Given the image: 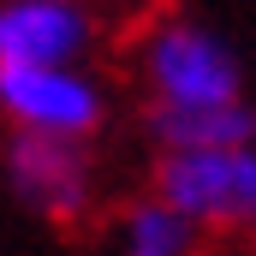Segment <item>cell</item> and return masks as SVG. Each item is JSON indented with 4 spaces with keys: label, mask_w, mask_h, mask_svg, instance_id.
I'll return each mask as SVG.
<instances>
[{
    "label": "cell",
    "mask_w": 256,
    "mask_h": 256,
    "mask_svg": "<svg viewBox=\"0 0 256 256\" xmlns=\"http://www.w3.org/2000/svg\"><path fill=\"white\" fill-rule=\"evenodd\" d=\"M90 36L96 24L84 0H0V72L84 66Z\"/></svg>",
    "instance_id": "5b68a950"
},
{
    "label": "cell",
    "mask_w": 256,
    "mask_h": 256,
    "mask_svg": "<svg viewBox=\"0 0 256 256\" xmlns=\"http://www.w3.org/2000/svg\"><path fill=\"white\" fill-rule=\"evenodd\" d=\"M155 191L196 226H256V143L232 149H161Z\"/></svg>",
    "instance_id": "7a4b0ae2"
},
{
    "label": "cell",
    "mask_w": 256,
    "mask_h": 256,
    "mask_svg": "<svg viewBox=\"0 0 256 256\" xmlns=\"http://www.w3.org/2000/svg\"><path fill=\"white\" fill-rule=\"evenodd\" d=\"M143 84H149V114H220L244 108V60L238 48L196 18H173L143 42Z\"/></svg>",
    "instance_id": "6da1fadb"
},
{
    "label": "cell",
    "mask_w": 256,
    "mask_h": 256,
    "mask_svg": "<svg viewBox=\"0 0 256 256\" xmlns=\"http://www.w3.org/2000/svg\"><path fill=\"white\" fill-rule=\"evenodd\" d=\"M149 126L161 137V149H232V143H256V114L244 108H220V114H149Z\"/></svg>",
    "instance_id": "52a82bcc"
},
{
    "label": "cell",
    "mask_w": 256,
    "mask_h": 256,
    "mask_svg": "<svg viewBox=\"0 0 256 256\" xmlns=\"http://www.w3.org/2000/svg\"><path fill=\"white\" fill-rule=\"evenodd\" d=\"M191 244H196V220H185L161 191L131 202L120 220V256H191Z\"/></svg>",
    "instance_id": "8992f818"
},
{
    "label": "cell",
    "mask_w": 256,
    "mask_h": 256,
    "mask_svg": "<svg viewBox=\"0 0 256 256\" xmlns=\"http://www.w3.org/2000/svg\"><path fill=\"white\" fill-rule=\"evenodd\" d=\"M6 185L24 208H36L42 220H78L90 202H96V173H90V155L84 143H66V137H30V131H12L6 137Z\"/></svg>",
    "instance_id": "277c9868"
},
{
    "label": "cell",
    "mask_w": 256,
    "mask_h": 256,
    "mask_svg": "<svg viewBox=\"0 0 256 256\" xmlns=\"http://www.w3.org/2000/svg\"><path fill=\"white\" fill-rule=\"evenodd\" d=\"M0 114L12 131L84 143L108 120V96L84 66H36V72H0Z\"/></svg>",
    "instance_id": "3957f363"
}]
</instances>
